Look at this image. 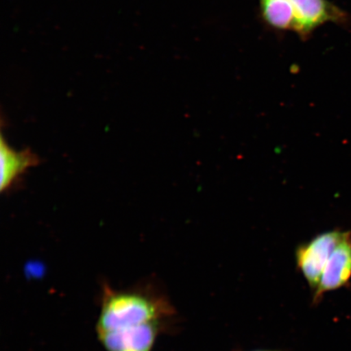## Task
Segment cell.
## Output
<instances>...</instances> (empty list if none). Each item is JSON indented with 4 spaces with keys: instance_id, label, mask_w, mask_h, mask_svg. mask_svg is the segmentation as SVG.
<instances>
[{
    "instance_id": "cell-1",
    "label": "cell",
    "mask_w": 351,
    "mask_h": 351,
    "mask_svg": "<svg viewBox=\"0 0 351 351\" xmlns=\"http://www.w3.org/2000/svg\"><path fill=\"white\" fill-rule=\"evenodd\" d=\"M175 310L168 298L150 282L117 289L104 283L101 291L96 332L168 322Z\"/></svg>"
},
{
    "instance_id": "cell-2",
    "label": "cell",
    "mask_w": 351,
    "mask_h": 351,
    "mask_svg": "<svg viewBox=\"0 0 351 351\" xmlns=\"http://www.w3.org/2000/svg\"><path fill=\"white\" fill-rule=\"evenodd\" d=\"M345 232L337 230L323 232L297 249V266L313 293L318 287L328 258L343 239Z\"/></svg>"
},
{
    "instance_id": "cell-3",
    "label": "cell",
    "mask_w": 351,
    "mask_h": 351,
    "mask_svg": "<svg viewBox=\"0 0 351 351\" xmlns=\"http://www.w3.org/2000/svg\"><path fill=\"white\" fill-rule=\"evenodd\" d=\"M295 12L293 32L302 40L308 39L319 26L332 22L340 25L348 23L349 15L328 0H291Z\"/></svg>"
},
{
    "instance_id": "cell-4",
    "label": "cell",
    "mask_w": 351,
    "mask_h": 351,
    "mask_svg": "<svg viewBox=\"0 0 351 351\" xmlns=\"http://www.w3.org/2000/svg\"><path fill=\"white\" fill-rule=\"evenodd\" d=\"M168 322H155L97 332L106 351H152Z\"/></svg>"
},
{
    "instance_id": "cell-5",
    "label": "cell",
    "mask_w": 351,
    "mask_h": 351,
    "mask_svg": "<svg viewBox=\"0 0 351 351\" xmlns=\"http://www.w3.org/2000/svg\"><path fill=\"white\" fill-rule=\"evenodd\" d=\"M351 279V231H346L343 239L324 267L318 287L313 293V302L319 304L324 293L348 287Z\"/></svg>"
},
{
    "instance_id": "cell-6",
    "label": "cell",
    "mask_w": 351,
    "mask_h": 351,
    "mask_svg": "<svg viewBox=\"0 0 351 351\" xmlns=\"http://www.w3.org/2000/svg\"><path fill=\"white\" fill-rule=\"evenodd\" d=\"M0 159H1V191L8 190L19 177L30 167L38 164V158L30 150L16 152L4 141L1 136L0 142Z\"/></svg>"
},
{
    "instance_id": "cell-7",
    "label": "cell",
    "mask_w": 351,
    "mask_h": 351,
    "mask_svg": "<svg viewBox=\"0 0 351 351\" xmlns=\"http://www.w3.org/2000/svg\"><path fill=\"white\" fill-rule=\"evenodd\" d=\"M262 19L280 32L293 29L295 12L291 0H258Z\"/></svg>"
},
{
    "instance_id": "cell-8",
    "label": "cell",
    "mask_w": 351,
    "mask_h": 351,
    "mask_svg": "<svg viewBox=\"0 0 351 351\" xmlns=\"http://www.w3.org/2000/svg\"><path fill=\"white\" fill-rule=\"evenodd\" d=\"M256 351H271V350H256Z\"/></svg>"
}]
</instances>
